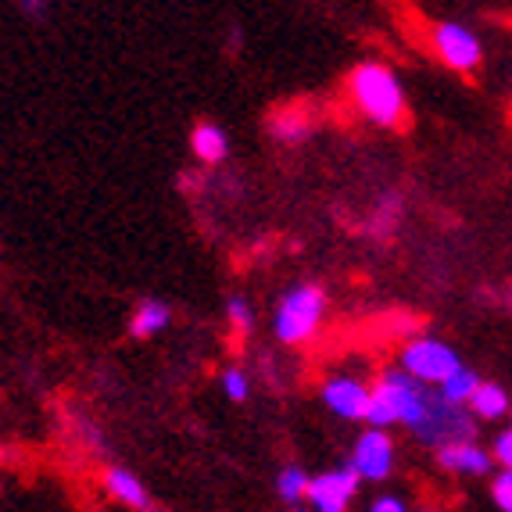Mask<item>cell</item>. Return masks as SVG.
<instances>
[{"label":"cell","mask_w":512,"mask_h":512,"mask_svg":"<svg viewBox=\"0 0 512 512\" xmlns=\"http://www.w3.org/2000/svg\"><path fill=\"white\" fill-rule=\"evenodd\" d=\"M491 502L502 512H512V470H498L491 480Z\"/></svg>","instance_id":"d6986e66"},{"label":"cell","mask_w":512,"mask_h":512,"mask_svg":"<svg viewBox=\"0 0 512 512\" xmlns=\"http://www.w3.org/2000/svg\"><path fill=\"white\" fill-rule=\"evenodd\" d=\"M423 512H444V509H423Z\"/></svg>","instance_id":"603a6c76"},{"label":"cell","mask_w":512,"mask_h":512,"mask_svg":"<svg viewBox=\"0 0 512 512\" xmlns=\"http://www.w3.org/2000/svg\"><path fill=\"white\" fill-rule=\"evenodd\" d=\"M434 402H437V391H430V387H423L419 380H412V376L402 373L398 366L384 369L373 384L366 423L373 430H387V427H394V423H402L412 434V430L423 423V416H427Z\"/></svg>","instance_id":"6da1fadb"},{"label":"cell","mask_w":512,"mask_h":512,"mask_svg":"<svg viewBox=\"0 0 512 512\" xmlns=\"http://www.w3.org/2000/svg\"><path fill=\"white\" fill-rule=\"evenodd\" d=\"M480 384H484V380H480L470 366H459L441 387H437V394H441L448 405H455V409H466V405L473 402V394L480 391Z\"/></svg>","instance_id":"9a60e30c"},{"label":"cell","mask_w":512,"mask_h":512,"mask_svg":"<svg viewBox=\"0 0 512 512\" xmlns=\"http://www.w3.org/2000/svg\"><path fill=\"white\" fill-rule=\"evenodd\" d=\"M491 459H495V466H502V470H512V427L495 437V444H491Z\"/></svg>","instance_id":"ffe728a7"},{"label":"cell","mask_w":512,"mask_h":512,"mask_svg":"<svg viewBox=\"0 0 512 512\" xmlns=\"http://www.w3.org/2000/svg\"><path fill=\"white\" fill-rule=\"evenodd\" d=\"M291 512H305V509H291Z\"/></svg>","instance_id":"cb8c5ba5"},{"label":"cell","mask_w":512,"mask_h":512,"mask_svg":"<svg viewBox=\"0 0 512 512\" xmlns=\"http://www.w3.org/2000/svg\"><path fill=\"white\" fill-rule=\"evenodd\" d=\"M326 316V291L319 283H298L283 294L273 316V333L280 344H308Z\"/></svg>","instance_id":"3957f363"},{"label":"cell","mask_w":512,"mask_h":512,"mask_svg":"<svg viewBox=\"0 0 512 512\" xmlns=\"http://www.w3.org/2000/svg\"><path fill=\"white\" fill-rule=\"evenodd\" d=\"M308 484H312V473H308L305 466H298V462H291V466H283L280 477H276V495L287 505H298L308 498Z\"/></svg>","instance_id":"2e32d148"},{"label":"cell","mask_w":512,"mask_h":512,"mask_svg":"<svg viewBox=\"0 0 512 512\" xmlns=\"http://www.w3.org/2000/svg\"><path fill=\"white\" fill-rule=\"evenodd\" d=\"M394 459H398V452H394V437L387 434V430L366 427L359 437H355V444H351L348 470L359 480L376 484V480H387L394 473Z\"/></svg>","instance_id":"8992f818"},{"label":"cell","mask_w":512,"mask_h":512,"mask_svg":"<svg viewBox=\"0 0 512 512\" xmlns=\"http://www.w3.org/2000/svg\"><path fill=\"white\" fill-rule=\"evenodd\" d=\"M366 512H412L402 495H376Z\"/></svg>","instance_id":"44dd1931"},{"label":"cell","mask_w":512,"mask_h":512,"mask_svg":"<svg viewBox=\"0 0 512 512\" xmlns=\"http://www.w3.org/2000/svg\"><path fill=\"white\" fill-rule=\"evenodd\" d=\"M269 133L283 144H301L312 133V115L305 108H276L269 115Z\"/></svg>","instance_id":"7c38bea8"},{"label":"cell","mask_w":512,"mask_h":512,"mask_svg":"<svg viewBox=\"0 0 512 512\" xmlns=\"http://www.w3.org/2000/svg\"><path fill=\"white\" fill-rule=\"evenodd\" d=\"M323 405L333 412V416L351 419V423H366V412H369V398H373V387L359 376H348V373H337L330 376L323 384Z\"/></svg>","instance_id":"ba28073f"},{"label":"cell","mask_w":512,"mask_h":512,"mask_svg":"<svg viewBox=\"0 0 512 512\" xmlns=\"http://www.w3.org/2000/svg\"><path fill=\"white\" fill-rule=\"evenodd\" d=\"M104 491L119 505H126V509L151 512V495H147L144 480H140L137 473L122 470V466H108V470H104Z\"/></svg>","instance_id":"30bf717a"},{"label":"cell","mask_w":512,"mask_h":512,"mask_svg":"<svg viewBox=\"0 0 512 512\" xmlns=\"http://www.w3.org/2000/svg\"><path fill=\"white\" fill-rule=\"evenodd\" d=\"M459 355L452 344H444L441 337H416L402 348L398 355V369L419 380L423 387H441L448 376L459 369Z\"/></svg>","instance_id":"277c9868"},{"label":"cell","mask_w":512,"mask_h":512,"mask_svg":"<svg viewBox=\"0 0 512 512\" xmlns=\"http://www.w3.org/2000/svg\"><path fill=\"white\" fill-rule=\"evenodd\" d=\"M226 319H230V326L240 333V337H248V333L255 330V308H251L244 298L226 301Z\"/></svg>","instance_id":"ac0fdd59"},{"label":"cell","mask_w":512,"mask_h":512,"mask_svg":"<svg viewBox=\"0 0 512 512\" xmlns=\"http://www.w3.org/2000/svg\"><path fill=\"white\" fill-rule=\"evenodd\" d=\"M219 384H222V391H226V398H230V402L240 405V402H248V398H251V376L244 373L240 366L222 369Z\"/></svg>","instance_id":"e0dca14e"},{"label":"cell","mask_w":512,"mask_h":512,"mask_svg":"<svg viewBox=\"0 0 512 512\" xmlns=\"http://www.w3.org/2000/svg\"><path fill=\"white\" fill-rule=\"evenodd\" d=\"M437 466L444 473H459V477H491L495 473V459L477 441H459L437 448Z\"/></svg>","instance_id":"9c48e42d"},{"label":"cell","mask_w":512,"mask_h":512,"mask_svg":"<svg viewBox=\"0 0 512 512\" xmlns=\"http://www.w3.org/2000/svg\"><path fill=\"white\" fill-rule=\"evenodd\" d=\"M22 11H33V15H43V11H47V4H22Z\"/></svg>","instance_id":"7402d4cb"},{"label":"cell","mask_w":512,"mask_h":512,"mask_svg":"<svg viewBox=\"0 0 512 512\" xmlns=\"http://www.w3.org/2000/svg\"><path fill=\"white\" fill-rule=\"evenodd\" d=\"M509 416H512V412H509Z\"/></svg>","instance_id":"d4e9b609"},{"label":"cell","mask_w":512,"mask_h":512,"mask_svg":"<svg viewBox=\"0 0 512 512\" xmlns=\"http://www.w3.org/2000/svg\"><path fill=\"white\" fill-rule=\"evenodd\" d=\"M473 419H487V423H495V419H505L512 412V398L502 384H480V391L473 394V402L466 405Z\"/></svg>","instance_id":"4fadbf2b"},{"label":"cell","mask_w":512,"mask_h":512,"mask_svg":"<svg viewBox=\"0 0 512 512\" xmlns=\"http://www.w3.org/2000/svg\"><path fill=\"white\" fill-rule=\"evenodd\" d=\"M169 323H172V308L165 305V301H158V298H147V301H140V305L133 308V319H129V333L144 341V337H154V333H162Z\"/></svg>","instance_id":"5bb4252c"},{"label":"cell","mask_w":512,"mask_h":512,"mask_svg":"<svg viewBox=\"0 0 512 512\" xmlns=\"http://www.w3.org/2000/svg\"><path fill=\"white\" fill-rule=\"evenodd\" d=\"M362 480L348 470V466H337V470H323L312 477L308 484V498L305 502L312 505L316 512H348L355 495H359Z\"/></svg>","instance_id":"52a82bcc"},{"label":"cell","mask_w":512,"mask_h":512,"mask_svg":"<svg viewBox=\"0 0 512 512\" xmlns=\"http://www.w3.org/2000/svg\"><path fill=\"white\" fill-rule=\"evenodd\" d=\"M430 43H434L437 58L452 72H462V76L477 72L480 61H484V43H480V36L470 26H462V22H448V18L434 22L430 26Z\"/></svg>","instance_id":"5b68a950"},{"label":"cell","mask_w":512,"mask_h":512,"mask_svg":"<svg viewBox=\"0 0 512 512\" xmlns=\"http://www.w3.org/2000/svg\"><path fill=\"white\" fill-rule=\"evenodd\" d=\"M348 97L362 119L394 129L405 122V86L384 61H362L348 72Z\"/></svg>","instance_id":"7a4b0ae2"},{"label":"cell","mask_w":512,"mask_h":512,"mask_svg":"<svg viewBox=\"0 0 512 512\" xmlns=\"http://www.w3.org/2000/svg\"><path fill=\"white\" fill-rule=\"evenodd\" d=\"M190 151L201 165H222L230 158V137L215 122H197L194 133H190Z\"/></svg>","instance_id":"8fae6325"}]
</instances>
